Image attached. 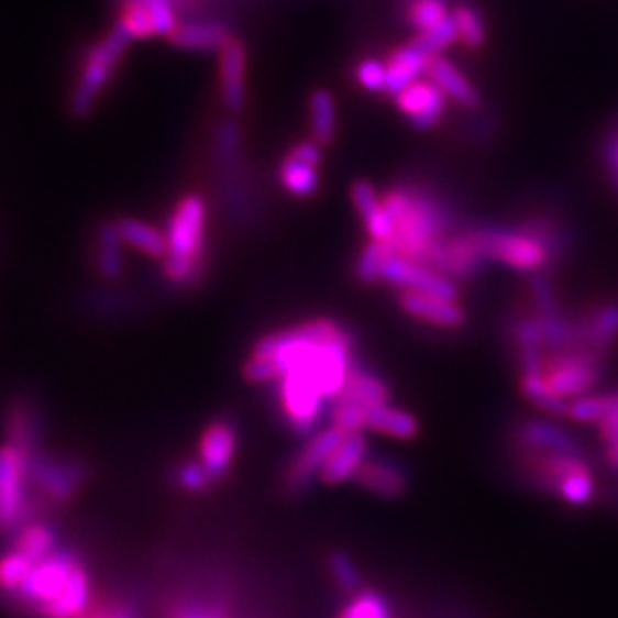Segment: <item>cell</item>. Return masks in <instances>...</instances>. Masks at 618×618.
I'll return each mask as SVG.
<instances>
[{
	"label": "cell",
	"instance_id": "ffe728a7",
	"mask_svg": "<svg viewBox=\"0 0 618 618\" xmlns=\"http://www.w3.org/2000/svg\"><path fill=\"white\" fill-rule=\"evenodd\" d=\"M387 86H385V95L387 97H397L399 92H404L412 82H417L419 78L427 76L431 55L421 51L412 40L397 46L387 55Z\"/></svg>",
	"mask_w": 618,
	"mask_h": 618
},
{
	"label": "cell",
	"instance_id": "9a60e30c",
	"mask_svg": "<svg viewBox=\"0 0 618 618\" xmlns=\"http://www.w3.org/2000/svg\"><path fill=\"white\" fill-rule=\"evenodd\" d=\"M239 449V435L230 421L218 419L202 431L198 444V459L211 479H222L232 467Z\"/></svg>",
	"mask_w": 618,
	"mask_h": 618
},
{
	"label": "cell",
	"instance_id": "d4e9b609",
	"mask_svg": "<svg viewBox=\"0 0 618 618\" xmlns=\"http://www.w3.org/2000/svg\"><path fill=\"white\" fill-rule=\"evenodd\" d=\"M307 120H309V133L312 140L321 147H328L334 143L336 137V99L330 90L319 88L309 95L307 101Z\"/></svg>",
	"mask_w": 618,
	"mask_h": 618
},
{
	"label": "cell",
	"instance_id": "d6a6232c",
	"mask_svg": "<svg viewBox=\"0 0 618 618\" xmlns=\"http://www.w3.org/2000/svg\"><path fill=\"white\" fill-rule=\"evenodd\" d=\"M412 42H415L421 51L429 53L431 58H433V55L444 53V48L454 46V44L459 42V31H456L454 16L449 14L444 21H440V23L433 25V27H429V31L417 33V35L412 37Z\"/></svg>",
	"mask_w": 618,
	"mask_h": 618
},
{
	"label": "cell",
	"instance_id": "7402d4cb",
	"mask_svg": "<svg viewBox=\"0 0 618 618\" xmlns=\"http://www.w3.org/2000/svg\"><path fill=\"white\" fill-rule=\"evenodd\" d=\"M334 401H349L362 408L378 406V404H389L391 401V387L389 383L376 374L372 367H364V364H355L342 395Z\"/></svg>",
	"mask_w": 618,
	"mask_h": 618
},
{
	"label": "cell",
	"instance_id": "ac0fdd59",
	"mask_svg": "<svg viewBox=\"0 0 618 618\" xmlns=\"http://www.w3.org/2000/svg\"><path fill=\"white\" fill-rule=\"evenodd\" d=\"M427 76L446 95V99L456 103L461 110L474 112L482 108V92L476 90V86L463 74V69L454 60H449L444 53L433 55Z\"/></svg>",
	"mask_w": 618,
	"mask_h": 618
},
{
	"label": "cell",
	"instance_id": "d6986e66",
	"mask_svg": "<svg viewBox=\"0 0 618 618\" xmlns=\"http://www.w3.org/2000/svg\"><path fill=\"white\" fill-rule=\"evenodd\" d=\"M367 456H369V442L364 431L346 433L340 446H336L332 456L328 459L325 467L321 470L319 479L325 486H342L346 482H353L362 463L367 461Z\"/></svg>",
	"mask_w": 618,
	"mask_h": 618
},
{
	"label": "cell",
	"instance_id": "7c38bea8",
	"mask_svg": "<svg viewBox=\"0 0 618 618\" xmlns=\"http://www.w3.org/2000/svg\"><path fill=\"white\" fill-rule=\"evenodd\" d=\"M321 145L317 140H302L294 145L287 156L279 163V184L294 198H312L319 190L321 175Z\"/></svg>",
	"mask_w": 618,
	"mask_h": 618
},
{
	"label": "cell",
	"instance_id": "f1b7e54d",
	"mask_svg": "<svg viewBox=\"0 0 618 618\" xmlns=\"http://www.w3.org/2000/svg\"><path fill=\"white\" fill-rule=\"evenodd\" d=\"M55 543H58V539H55V531L48 525L27 522L19 527L12 548L25 556H31L33 561H42L44 556L55 552Z\"/></svg>",
	"mask_w": 618,
	"mask_h": 618
},
{
	"label": "cell",
	"instance_id": "4fadbf2b",
	"mask_svg": "<svg viewBox=\"0 0 618 618\" xmlns=\"http://www.w3.org/2000/svg\"><path fill=\"white\" fill-rule=\"evenodd\" d=\"M362 490H367L376 497L397 499L408 493L410 476L406 465L399 461H391L387 456H367L353 479Z\"/></svg>",
	"mask_w": 618,
	"mask_h": 618
},
{
	"label": "cell",
	"instance_id": "836d02e7",
	"mask_svg": "<svg viewBox=\"0 0 618 618\" xmlns=\"http://www.w3.org/2000/svg\"><path fill=\"white\" fill-rule=\"evenodd\" d=\"M328 571L334 580V584L342 588L344 594L349 596H355L357 592H362V575H360V569L355 566V561L353 556H349L346 552H332L330 559H328Z\"/></svg>",
	"mask_w": 618,
	"mask_h": 618
},
{
	"label": "cell",
	"instance_id": "6da1fadb",
	"mask_svg": "<svg viewBox=\"0 0 618 618\" xmlns=\"http://www.w3.org/2000/svg\"><path fill=\"white\" fill-rule=\"evenodd\" d=\"M355 364L353 332L340 321L319 317L262 336L243 362V376L255 385L291 376L312 385L332 406Z\"/></svg>",
	"mask_w": 618,
	"mask_h": 618
},
{
	"label": "cell",
	"instance_id": "ba28073f",
	"mask_svg": "<svg viewBox=\"0 0 618 618\" xmlns=\"http://www.w3.org/2000/svg\"><path fill=\"white\" fill-rule=\"evenodd\" d=\"M344 431L340 427H323L317 433L307 438V442L300 446V452L294 456V461L285 470V490L289 493H302L309 488L317 476H321V470L325 467L328 459L340 442L344 440Z\"/></svg>",
	"mask_w": 618,
	"mask_h": 618
},
{
	"label": "cell",
	"instance_id": "83f0119b",
	"mask_svg": "<svg viewBox=\"0 0 618 618\" xmlns=\"http://www.w3.org/2000/svg\"><path fill=\"white\" fill-rule=\"evenodd\" d=\"M449 0H401V14L415 35L424 33L452 14Z\"/></svg>",
	"mask_w": 618,
	"mask_h": 618
},
{
	"label": "cell",
	"instance_id": "44dd1931",
	"mask_svg": "<svg viewBox=\"0 0 618 618\" xmlns=\"http://www.w3.org/2000/svg\"><path fill=\"white\" fill-rule=\"evenodd\" d=\"M362 431L378 433L395 440H412L419 435V419L391 404H378L364 408L362 412Z\"/></svg>",
	"mask_w": 618,
	"mask_h": 618
},
{
	"label": "cell",
	"instance_id": "d590c367",
	"mask_svg": "<svg viewBox=\"0 0 618 618\" xmlns=\"http://www.w3.org/2000/svg\"><path fill=\"white\" fill-rule=\"evenodd\" d=\"M355 82L369 95H385L387 63L378 58H362L355 67Z\"/></svg>",
	"mask_w": 618,
	"mask_h": 618
},
{
	"label": "cell",
	"instance_id": "484cf974",
	"mask_svg": "<svg viewBox=\"0 0 618 618\" xmlns=\"http://www.w3.org/2000/svg\"><path fill=\"white\" fill-rule=\"evenodd\" d=\"M118 232L122 243H126L129 247L143 252L145 257L152 260H165L167 255V236L152 228V224L137 220V218H122L118 222Z\"/></svg>",
	"mask_w": 618,
	"mask_h": 618
},
{
	"label": "cell",
	"instance_id": "4dcf8cb0",
	"mask_svg": "<svg viewBox=\"0 0 618 618\" xmlns=\"http://www.w3.org/2000/svg\"><path fill=\"white\" fill-rule=\"evenodd\" d=\"M122 239L118 232V222L101 224L97 236V266L106 277H118L122 271Z\"/></svg>",
	"mask_w": 618,
	"mask_h": 618
},
{
	"label": "cell",
	"instance_id": "3957f363",
	"mask_svg": "<svg viewBox=\"0 0 618 618\" xmlns=\"http://www.w3.org/2000/svg\"><path fill=\"white\" fill-rule=\"evenodd\" d=\"M383 202L395 220V239L389 247L401 257L429 266L435 247L454 236L459 228V213L452 202L419 181L391 184L383 192Z\"/></svg>",
	"mask_w": 618,
	"mask_h": 618
},
{
	"label": "cell",
	"instance_id": "8fae6325",
	"mask_svg": "<svg viewBox=\"0 0 618 618\" xmlns=\"http://www.w3.org/2000/svg\"><path fill=\"white\" fill-rule=\"evenodd\" d=\"M509 440L514 449H527V452L586 454V446L569 429L545 419L516 421Z\"/></svg>",
	"mask_w": 618,
	"mask_h": 618
},
{
	"label": "cell",
	"instance_id": "8992f818",
	"mask_svg": "<svg viewBox=\"0 0 618 618\" xmlns=\"http://www.w3.org/2000/svg\"><path fill=\"white\" fill-rule=\"evenodd\" d=\"M131 42L133 40L122 31V27L115 25L97 46L90 48L86 60H82V65H80V71H78L80 76H78V82L71 92V101H69V110L74 118H78V120L88 118L95 110L101 92L106 90V86L112 78V71H115V67L124 58V53Z\"/></svg>",
	"mask_w": 618,
	"mask_h": 618
},
{
	"label": "cell",
	"instance_id": "8d00e7d4",
	"mask_svg": "<svg viewBox=\"0 0 618 618\" xmlns=\"http://www.w3.org/2000/svg\"><path fill=\"white\" fill-rule=\"evenodd\" d=\"M137 3L147 8V12L154 21L156 37L170 40V35L179 27L175 0H137Z\"/></svg>",
	"mask_w": 618,
	"mask_h": 618
},
{
	"label": "cell",
	"instance_id": "277c9868",
	"mask_svg": "<svg viewBox=\"0 0 618 618\" xmlns=\"http://www.w3.org/2000/svg\"><path fill=\"white\" fill-rule=\"evenodd\" d=\"M19 600L42 618H82L92 605V580L71 552L55 550L35 561Z\"/></svg>",
	"mask_w": 618,
	"mask_h": 618
},
{
	"label": "cell",
	"instance_id": "f35d334b",
	"mask_svg": "<svg viewBox=\"0 0 618 618\" xmlns=\"http://www.w3.org/2000/svg\"><path fill=\"white\" fill-rule=\"evenodd\" d=\"M170 618H228L220 607L213 605H202V603H190L181 605L173 611Z\"/></svg>",
	"mask_w": 618,
	"mask_h": 618
},
{
	"label": "cell",
	"instance_id": "1f68e13d",
	"mask_svg": "<svg viewBox=\"0 0 618 618\" xmlns=\"http://www.w3.org/2000/svg\"><path fill=\"white\" fill-rule=\"evenodd\" d=\"M336 618H395V614H391V605L383 594L374 592V588H362L351 596Z\"/></svg>",
	"mask_w": 618,
	"mask_h": 618
},
{
	"label": "cell",
	"instance_id": "7a4b0ae2",
	"mask_svg": "<svg viewBox=\"0 0 618 618\" xmlns=\"http://www.w3.org/2000/svg\"><path fill=\"white\" fill-rule=\"evenodd\" d=\"M463 230L484 262L527 277L552 273L554 264L571 250L569 228L548 213H531L511 224H470Z\"/></svg>",
	"mask_w": 618,
	"mask_h": 618
},
{
	"label": "cell",
	"instance_id": "5bb4252c",
	"mask_svg": "<svg viewBox=\"0 0 618 618\" xmlns=\"http://www.w3.org/2000/svg\"><path fill=\"white\" fill-rule=\"evenodd\" d=\"M218 80H220V99L230 112L245 108V65L247 53L245 44L239 37H232L218 51Z\"/></svg>",
	"mask_w": 618,
	"mask_h": 618
},
{
	"label": "cell",
	"instance_id": "2e32d148",
	"mask_svg": "<svg viewBox=\"0 0 618 618\" xmlns=\"http://www.w3.org/2000/svg\"><path fill=\"white\" fill-rule=\"evenodd\" d=\"M577 342L609 355L618 344V300L598 302L575 317Z\"/></svg>",
	"mask_w": 618,
	"mask_h": 618
},
{
	"label": "cell",
	"instance_id": "52a82bcc",
	"mask_svg": "<svg viewBox=\"0 0 618 618\" xmlns=\"http://www.w3.org/2000/svg\"><path fill=\"white\" fill-rule=\"evenodd\" d=\"M27 476H33L31 446L16 440L0 444V531H12L23 522Z\"/></svg>",
	"mask_w": 618,
	"mask_h": 618
},
{
	"label": "cell",
	"instance_id": "9c48e42d",
	"mask_svg": "<svg viewBox=\"0 0 618 618\" xmlns=\"http://www.w3.org/2000/svg\"><path fill=\"white\" fill-rule=\"evenodd\" d=\"M395 300L401 314L424 328L463 330L467 323V312L461 300H449L442 296L419 291H397Z\"/></svg>",
	"mask_w": 618,
	"mask_h": 618
},
{
	"label": "cell",
	"instance_id": "603a6c76",
	"mask_svg": "<svg viewBox=\"0 0 618 618\" xmlns=\"http://www.w3.org/2000/svg\"><path fill=\"white\" fill-rule=\"evenodd\" d=\"M232 37L230 27L220 21H188L179 23L170 42L184 51H220Z\"/></svg>",
	"mask_w": 618,
	"mask_h": 618
},
{
	"label": "cell",
	"instance_id": "74e56055",
	"mask_svg": "<svg viewBox=\"0 0 618 618\" xmlns=\"http://www.w3.org/2000/svg\"><path fill=\"white\" fill-rule=\"evenodd\" d=\"M213 479L209 476V472L202 467V463H184L177 470V484L188 490V493H200L205 490Z\"/></svg>",
	"mask_w": 618,
	"mask_h": 618
},
{
	"label": "cell",
	"instance_id": "f546056e",
	"mask_svg": "<svg viewBox=\"0 0 618 618\" xmlns=\"http://www.w3.org/2000/svg\"><path fill=\"white\" fill-rule=\"evenodd\" d=\"M452 16L456 21V31H459V42L467 48V51H479L484 48L486 40H488V27H486V19L479 12V8H474L470 3H459L452 10Z\"/></svg>",
	"mask_w": 618,
	"mask_h": 618
},
{
	"label": "cell",
	"instance_id": "30bf717a",
	"mask_svg": "<svg viewBox=\"0 0 618 618\" xmlns=\"http://www.w3.org/2000/svg\"><path fill=\"white\" fill-rule=\"evenodd\" d=\"M391 99H395L397 110L417 131L435 129L444 120V112L449 106L446 95L429 76L419 78L417 82H412V86H408L404 92Z\"/></svg>",
	"mask_w": 618,
	"mask_h": 618
},
{
	"label": "cell",
	"instance_id": "e0dca14e",
	"mask_svg": "<svg viewBox=\"0 0 618 618\" xmlns=\"http://www.w3.org/2000/svg\"><path fill=\"white\" fill-rule=\"evenodd\" d=\"M351 202L364 224V232H367L369 241L389 245L391 239H395V220H391L383 202V192H378L374 184L360 179L351 186Z\"/></svg>",
	"mask_w": 618,
	"mask_h": 618
},
{
	"label": "cell",
	"instance_id": "5b68a950",
	"mask_svg": "<svg viewBox=\"0 0 618 618\" xmlns=\"http://www.w3.org/2000/svg\"><path fill=\"white\" fill-rule=\"evenodd\" d=\"M167 255L163 273L175 285H190L205 271L207 262V202L200 195H186L177 202L167 222Z\"/></svg>",
	"mask_w": 618,
	"mask_h": 618
},
{
	"label": "cell",
	"instance_id": "e575fe53",
	"mask_svg": "<svg viewBox=\"0 0 618 618\" xmlns=\"http://www.w3.org/2000/svg\"><path fill=\"white\" fill-rule=\"evenodd\" d=\"M118 25L131 40H147V37L156 35L154 33V21H152L147 8L140 5L137 0H126L122 12H120Z\"/></svg>",
	"mask_w": 618,
	"mask_h": 618
},
{
	"label": "cell",
	"instance_id": "4316f807",
	"mask_svg": "<svg viewBox=\"0 0 618 618\" xmlns=\"http://www.w3.org/2000/svg\"><path fill=\"white\" fill-rule=\"evenodd\" d=\"M33 566L35 561L14 548L0 554V594L19 598L27 577L33 573Z\"/></svg>",
	"mask_w": 618,
	"mask_h": 618
},
{
	"label": "cell",
	"instance_id": "cb8c5ba5",
	"mask_svg": "<svg viewBox=\"0 0 618 618\" xmlns=\"http://www.w3.org/2000/svg\"><path fill=\"white\" fill-rule=\"evenodd\" d=\"M33 476L37 482V488L44 493V497L53 501H65L71 495H76L82 474L76 465L65 463H44L33 467Z\"/></svg>",
	"mask_w": 618,
	"mask_h": 618
},
{
	"label": "cell",
	"instance_id": "ab89813d",
	"mask_svg": "<svg viewBox=\"0 0 618 618\" xmlns=\"http://www.w3.org/2000/svg\"><path fill=\"white\" fill-rule=\"evenodd\" d=\"M82 618H133V614L124 605L106 603V605H99V607L90 609Z\"/></svg>",
	"mask_w": 618,
	"mask_h": 618
}]
</instances>
